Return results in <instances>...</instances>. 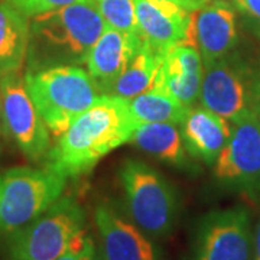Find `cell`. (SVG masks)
I'll use <instances>...</instances> for the list:
<instances>
[{
    "label": "cell",
    "instance_id": "cell-9",
    "mask_svg": "<svg viewBox=\"0 0 260 260\" xmlns=\"http://www.w3.org/2000/svg\"><path fill=\"white\" fill-rule=\"evenodd\" d=\"M2 123L8 136L32 162H39L51 149L49 129L29 95L19 73L0 78Z\"/></svg>",
    "mask_w": 260,
    "mask_h": 260
},
{
    "label": "cell",
    "instance_id": "cell-30",
    "mask_svg": "<svg viewBox=\"0 0 260 260\" xmlns=\"http://www.w3.org/2000/svg\"><path fill=\"white\" fill-rule=\"evenodd\" d=\"M259 34H260V32H259Z\"/></svg>",
    "mask_w": 260,
    "mask_h": 260
},
{
    "label": "cell",
    "instance_id": "cell-10",
    "mask_svg": "<svg viewBox=\"0 0 260 260\" xmlns=\"http://www.w3.org/2000/svg\"><path fill=\"white\" fill-rule=\"evenodd\" d=\"M250 213L244 205L214 210L197 230V260H251Z\"/></svg>",
    "mask_w": 260,
    "mask_h": 260
},
{
    "label": "cell",
    "instance_id": "cell-19",
    "mask_svg": "<svg viewBox=\"0 0 260 260\" xmlns=\"http://www.w3.org/2000/svg\"><path fill=\"white\" fill-rule=\"evenodd\" d=\"M162 61L164 55L153 51L146 42L142 41L138 52L130 59L117 81L113 84L107 95L132 100L140 94L146 93L155 85Z\"/></svg>",
    "mask_w": 260,
    "mask_h": 260
},
{
    "label": "cell",
    "instance_id": "cell-16",
    "mask_svg": "<svg viewBox=\"0 0 260 260\" xmlns=\"http://www.w3.org/2000/svg\"><path fill=\"white\" fill-rule=\"evenodd\" d=\"M181 126L186 152L207 165H214L230 140L233 123L205 107L189 109Z\"/></svg>",
    "mask_w": 260,
    "mask_h": 260
},
{
    "label": "cell",
    "instance_id": "cell-24",
    "mask_svg": "<svg viewBox=\"0 0 260 260\" xmlns=\"http://www.w3.org/2000/svg\"><path fill=\"white\" fill-rule=\"evenodd\" d=\"M232 3L236 10L260 23V0H232Z\"/></svg>",
    "mask_w": 260,
    "mask_h": 260
},
{
    "label": "cell",
    "instance_id": "cell-27",
    "mask_svg": "<svg viewBox=\"0 0 260 260\" xmlns=\"http://www.w3.org/2000/svg\"><path fill=\"white\" fill-rule=\"evenodd\" d=\"M251 260H260V220L253 234V250H251Z\"/></svg>",
    "mask_w": 260,
    "mask_h": 260
},
{
    "label": "cell",
    "instance_id": "cell-13",
    "mask_svg": "<svg viewBox=\"0 0 260 260\" xmlns=\"http://www.w3.org/2000/svg\"><path fill=\"white\" fill-rule=\"evenodd\" d=\"M239 42L236 8L232 2L215 0L192 12L191 44L203 62L230 55Z\"/></svg>",
    "mask_w": 260,
    "mask_h": 260
},
{
    "label": "cell",
    "instance_id": "cell-18",
    "mask_svg": "<svg viewBox=\"0 0 260 260\" xmlns=\"http://www.w3.org/2000/svg\"><path fill=\"white\" fill-rule=\"evenodd\" d=\"M130 142L140 150L162 162L179 168L188 165L181 130L174 123L139 124Z\"/></svg>",
    "mask_w": 260,
    "mask_h": 260
},
{
    "label": "cell",
    "instance_id": "cell-23",
    "mask_svg": "<svg viewBox=\"0 0 260 260\" xmlns=\"http://www.w3.org/2000/svg\"><path fill=\"white\" fill-rule=\"evenodd\" d=\"M56 260H100V256L91 236H88V233H84L71 246V249L65 251Z\"/></svg>",
    "mask_w": 260,
    "mask_h": 260
},
{
    "label": "cell",
    "instance_id": "cell-5",
    "mask_svg": "<svg viewBox=\"0 0 260 260\" xmlns=\"http://www.w3.org/2000/svg\"><path fill=\"white\" fill-rule=\"evenodd\" d=\"M119 178L130 220L152 239L167 237L179 215L174 185L158 169L139 159H126Z\"/></svg>",
    "mask_w": 260,
    "mask_h": 260
},
{
    "label": "cell",
    "instance_id": "cell-20",
    "mask_svg": "<svg viewBox=\"0 0 260 260\" xmlns=\"http://www.w3.org/2000/svg\"><path fill=\"white\" fill-rule=\"evenodd\" d=\"M127 102L132 116L139 124L174 123L178 126L184 121L191 109L159 87H152L146 93Z\"/></svg>",
    "mask_w": 260,
    "mask_h": 260
},
{
    "label": "cell",
    "instance_id": "cell-4",
    "mask_svg": "<svg viewBox=\"0 0 260 260\" xmlns=\"http://www.w3.org/2000/svg\"><path fill=\"white\" fill-rule=\"evenodd\" d=\"M25 85L49 132L59 138L100 93L80 65H56L25 74Z\"/></svg>",
    "mask_w": 260,
    "mask_h": 260
},
{
    "label": "cell",
    "instance_id": "cell-21",
    "mask_svg": "<svg viewBox=\"0 0 260 260\" xmlns=\"http://www.w3.org/2000/svg\"><path fill=\"white\" fill-rule=\"evenodd\" d=\"M107 28L126 34H139L135 0H91Z\"/></svg>",
    "mask_w": 260,
    "mask_h": 260
},
{
    "label": "cell",
    "instance_id": "cell-2",
    "mask_svg": "<svg viewBox=\"0 0 260 260\" xmlns=\"http://www.w3.org/2000/svg\"><path fill=\"white\" fill-rule=\"evenodd\" d=\"M106 28L93 2H77L32 18L26 71L85 64L90 49Z\"/></svg>",
    "mask_w": 260,
    "mask_h": 260
},
{
    "label": "cell",
    "instance_id": "cell-15",
    "mask_svg": "<svg viewBox=\"0 0 260 260\" xmlns=\"http://www.w3.org/2000/svg\"><path fill=\"white\" fill-rule=\"evenodd\" d=\"M203 81V58L189 42L172 47L164 55L153 87L165 90L186 107L200 99Z\"/></svg>",
    "mask_w": 260,
    "mask_h": 260
},
{
    "label": "cell",
    "instance_id": "cell-11",
    "mask_svg": "<svg viewBox=\"0 0 260 260\" xmlns=\"http://www.w3.org/2000/svg\"><path fill=\"white\" fill-rule=\"evenodd\" d=\"M94 221L100 237V260H159L148 234L110 205H97Z\"/></svg>",
    "mask_w": 260,
    "mask_h": 260
},
{
    "label": "cell",
    "instance_id": "cell-12",
    "mask_svg": "<svg viewBox=\"0 0 260 260\" xmlns=\"http://www.w3.org/2000/svg\"><path fill=\"white\" fill-rule=\"evenodd\" d=\"M138 32L143 42L165 55L172 47L191 44L192 12L162 0H135Z\"/></svg>",
    "mask_w": 260,
    "mask_h": 260
},
{
    "label": "cell",
    "instance_id": "cell-1",
    "mask_svg": "<svg viewBox=\"0 0 260 260\" xmlns=\"http://www.w3.org/2000/svg\"><path fill=\"white\" fill-rule=\"evenodd\" d=\"M138 126L127 100L100 95L49 149L45 167L67 179L80 178L112 150L130 142Z\"/></svg>",
    "mask_w": 260,
    "mask_h": 260
},
{
    "label": "cell",
    "instance_id": "cell-29",
    "mask_svg": "<svg viewBox=\"0 0 260 260\" xmlns=\"http://www.w3.org/2000/svg\"><path fill=\"white\" fill-rule=\"evenodd\" d=\"M205 3H210V2H215V0H204ZM223 2H232V0H223Z\"/></svg>",
    "mask_w": 260,
    "mask_h": 260
},
{
    "label": "cell",
    "instance_id": "cell-14",
    "mask_svg": "<svg viewBox=\"0 0 260 260\" xmlns=\"http://www.w3.org/2000/svg\"><path fill=\"white\" fill-rule=\"evenodd\" d=\"M142 38L139 34H126L106 28L95 41L85 59L87 73L95 84L100 95H107L113 84L126 70L138 52Z\"/></svg>",
    "mask_w": 260,
    "mask_h": 260
},
{
    "label": "cell",
    "instance_id": "cell-3",
    "mask_svg": "<svg viewBox=\"0 0 260 260\" xmlns=\"http://www.w3.org/2000/svg\"><path fill=\"white\" fill-rule=\"evenodd\" d=\"M87 215L73 197L61 195L30 223L6 233L5 260H56L70 250L85 230Z\"/></svg>",
    "mask_w": 260,
    "mask_h": 260
},
{
    "label": "cell",
    "instance_id": "cell-22",
    "mask_svg": "<svg viewBox=\"0 0 260 260\" xmlns=\"http://www.w3.org/2000/svg\"><path fill=\"white\" fill-rule=\"evenodd\" d=\"M8 2L13 5L19 12H22L25 16L32 19L77 2H91V0H8Z\"/></svg>",
    "mask_w": 260,
    "mask_h": 260
},
{
    "label": "cell",
    "instance_id": "cell-17",
    "mask_svg": "<svg viewBox=\"0 0 260 260\" xmlns=\"http://www.w3.org/2000/svg\"><path fill=\"white\" fill-rule=\"evenodd\" d=\"M30 22L9 2L0 3V78L19 73L28 56Z\"/></svg>",
    "mask_w": 260,
    "mask_h": 260
},
{
    "label": "cell",
    "instance_id": "cell-7",
    "mask_svg": "<svg viewBox=\"0 0 260 260\" xmlns=\"http://www.w3.org/2000/svg\"><path fill=\"white\" fill-rule=\"evenodd\" d=\"M213 167L220 185L259 201L260 120L254 113L233 123L230 140Z\"/></svg>",
    "mask_w": 260,
    "mask_h": 260
},
{
    "label": "cell",
    "instance_id": "cell-25",
    "mask_svg": "<svg viewBox=\"0 0 260 260\" xmlns=\"http://www.w3.org/2000/svg\"><path fill=\"white\" fill-rule=\"evenodd\" d=\"M162 2H168V3H174L182 9L188 10V12H195V10L201 9L203 6H205L204 0H162Z\"/></svg>",
    "mask_w": 260,
    "mask_h": 260
},
{
    "label": "cell",
    "instance_id": "cell-6",
    "mask_svg": "<svg viewBox=\"0 0 260 260\" xmlns=\"http://www.w3.org/2000/svg\"><path fill=\"white\" fill-rule=\"evenodd\" d=\"M67 178L47 167L0 171V233L30 223L62 195Z\"/></svg>",
    "mask_w": 260,
    "mask_h": 260
},
{
    "label": "cell",
    "instance_id": "cell-8",
    "mask_svg": "<svg viewBox=\"0 0 260 260\" xmlns=\"http://www.w3.org/2000/svg\"><path fill=\"white\" fill-rule=\"evenodd\" d=\"M254 73L232 55L203 62L201 106L229 121L253 112Z\"/></svg>",
    "mask_w": 260,
    "mask_h": 260
},
{
    "label": "cell",
    "instance_id": "cell-26",
    "mask_svg": "<svg viewBox=\"0 0 260 260\" xmlns=\"http://www.w3.org/2000/svg\"><path fill=\"white\" fill-rule=\"evenodd\" d=\"M253 113L260 120V73L254 74L253 80Z\"/></svg>",
    "mask_w": 260,
    "mask_h": 260
},
{
    "label": "cell",
    "instance_id": "cell-28",
    "mask_svg": "<svg viewBox=\"0 0 260 260\" xmlns=\"http://www.w3.org/2000/svg\"><path fill=\"white\" fill-rule=\"evenodd\" d=\"M2 129H3V123H2V99H0V136H2ZM0 150H2V140H0Z\"/></svg>",
    "mask_w": 260,
    "mask_h": 260
}]
</instances>
